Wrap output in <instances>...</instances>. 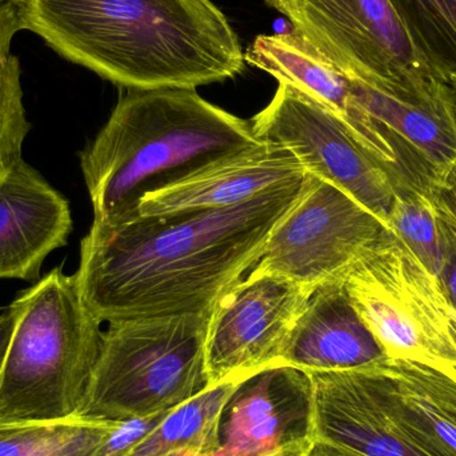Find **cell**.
<instances>
[{"label":"cell","instance_id":"6da1fadb","mask_svg":"<svg viewBox=\"0 0 456 456\" xmlns=\"http://www.w3.org/2000/svg\"><path fill=\"white\" fill-rule=\"evenodd\" d=\"M308 179L221 210L93 224L75 273L86 305L102 323L210 313L256 265Z\"/></svg>","mask_w":456,"mask_h":456},{"label":"cell","instance_id":"7a4b0ae2","mask_svg":"<svg viewBox=\"0 0 456 456\" xmlns=\"http://www.w3.org/2000/svg\"><path fill=\"white\" fill-rule=\"evenodd\" d=\"M21 29L126 90L190 88L244 69L228 19L211 0H13Z\"/></svg>","mask_w":456,"mask_h":456},{"label":"cell","instance_id":"3957f363","mask_svg":"<svg viewBox=\"0 0 456 456\" xmlns=\"http://www.w3.org/2000/svg\"><path fill=\"white\" fill-rule=\"evenodd\" d=\"M263 146L251 123L197 90H126L106 125L80 152L94 224L131 221L150 192Z\"/></svg>","mask_w":456,"mask_h":456},{"label":"cell","instance_id":"277c9868","mask_svg":"<svg viewBox=\"0 0 456 456\" xmlns=\"http://www.w3.org/2000/svg\"><path fill=\"white\" fill-rule=\"evenodd\" d=\"M19 318L0 372V423L77 417L102 343V322L61 267L16 297Z\"/></svg>","mask_w":456,"mask_h":456},{"label":"cell","instance_id":"5b68a950","mask_svg":"<svg viewBox=\"0 0 456 456\" xmlns=\"http://www.w3.org/2000/svg\"><path fill=\"white\" fill-rule=\"evenodd\" d=\"M210 313L126 319L102 335L79 417L120 423L167 414L210 390Z\"/></svg>","mask_w":456,"mask_h":456},{"label":"cell","instance_id":"8992f818","mask_svg":"<svg viewBox=\"0 0 456 456\" xmlns=\"http://www.w3.org/2000/svg\"><path fill=\"white\" fill-rule=\"evenodd\" d=\"M265 2L345 77L417 103L454 93L423 61L388 0Z\"/></svg>","mask_w":456,"mask_h":456},{"label":"cell","instance_id":"52a82bcc","mask_svg":"<svg viewBox=\"0 0 456 456\" xmlns=\"http://www.w3.org/2000/svg\"><path fill=\"white\" fill-rule=\"evenodd\" d=\"M343 286L387 358L456 371L454 307L439 279L391 231L351 268Z\"/></svg>","mask_w":456,"mask_h":456},{"label":"cell","instance_id":"ba28073f","mask_svg":"<svg viewBox=\"0 0 456 456\" xmlns=\"http://www.w3.org/2000/svg\"><path fill=\"white\" fill-rule=\"evenodd\" d=\"M387 231L350 195L310 175L302 197L273 230L249 273L281 276L313 292L345 281Z\"/></svg>","mask_w":456,"mask_h":456},{"label":"cell","instance_id":"9c48e42d","mask_svg":"<svg viewBox=\"0 0 456 456\" xmlns=\"http://www.w3.org/2000/svg\"><path fill=\"white\" fill-rule=\"evenodd\" d=\"M262 143L286 150L310 175L361 203L388 227L396 195L387 168L375 159L338 115L287 82L251 120Z\"/></svg>","mask_w":456,"mask_h":456},{"label":"cell","instance_id":"30bf717a","mask_svg":"<svg viewBox=\"0 0 456 456\" xmlns=\"http://www.w3.org/2000/svg\"><path fill=\"white\" fill-rule=\"evenodd\" d=\"M383 362L308 372L314 439L362 456H452L404 406Z\"/></svg>","mask_w":456,"mask_h":456},{"label":"cell","instance_id":"8fae6325","mask_svg":"<svg viewBox=\"0 0 456 456\" xmlns=\"http://www.w3.org/2000/svg\"><path fill=\"white\" fill-rule=\"evenodd\" d=\"M310 295L289 279L252 273L224 292L208 316L210 388L278 366Z\"/></svg>","mask_w":456,"mask_h":456},{"label":"cell","instance_id":"7c38bea8","mask_svg":"<svg viewBox=\"0 0 456 456\" xmlns=\"http://www.w3.org/2000/svg\"><path fill=\"white\" fill-rule=\"evenodd\" d=\"M244 61L305 91L334 112L356 141L379 160L398 190H428L425 171L356 103L345 75L297 31L259 35L244 53Z\"/></svg>","mask_w":456,"mask_h":456},{"label":"cell","instance_id":"4fadbf2b","mask_svg":"<svg viewBox=\"0 0 456 456\" xmlns=\"http://www.w3.org/2000/svg\"><path fill=\"white\" fill-rule=\"evenodd\" d=\"M313 438V382L291 366L265 367L243 378L228 396L211 456H265Z\"/></svg>","mask_w":456,"mask_h":456},{"label":"cell","instance_id":"5bb4252c","mask_svg":"<svg viewBox=\"0 0 456 456\" xmlns=\"http://www.w3.org/2000/svg\"><path fill=\"white\" fill-rule=\"evenodd\" d=\"M72 228L69 200L23 158L0 168V279L37 281Z\"/></svg>","mask_w":456,"mask_h":456},{"label":"cell","instance_id":"9a60e30c","mask_svg":"<svg viewBox=\"0 0 456 456\" xmlns=\"http://www.w3.org/2000/svg\"><path fill=\"white\" fill-rule=\"evenodd\" d=\"M307 176L294 155L265 144L150 192L139 202L135 218L233 208Z\"/></svg>","mask_w":456,"mask_h":456},{"label":"cell","instance_id":"2e32d148","mask_svg":"<svg viewBox=\"0 0 456 456\" xmlns=\"http://www.w3.org/2000/svg\"><path fill=\"white\" fill-rule=\"evenodd\" d=\"M386 358L351 305L343 281H335L311 292L279 364L305 372L342 371Z\"/></svg>","mask_w":456,"mask_h":456},{"label":"cell","instance_id":"e0dca14e","mask_svg":"<svg viewBox=\"0 0 456 456\" xmlns=\"http://www.w3.org/2000/svg\"><path fill=\"white\" fill-rule=\"evenodd\" d=\"M383 366L412 417L450 455L456 456V371L390 358Z\"/></svg>","mask_w":456,"mask_h":456},{"label":"cell","instance_id":"ac0fdd59","mask_svg":"<svg viewBox=\"0 0 456 456\" xmlns=\"http://www.w3.org/2000/svg\"><path fill=\"white\" fill-rule=\"evenodd\" d=\"M118 425L77 417L51 423H0V456H103Z\"/></svg>","mask_w":456,"mask_h":456},{"label":"cell","instance_id":"d6986e66","mask_svg":"<svg viewBox=\"0 0 456 456\" xmlns=\"http://www.w3.org/2000/svg\"><path fill=\"white\" fill-rule=\"evenodd\" d=\"M412 45L456 95V0H388Z\"/></svg>","mask_w":456,"mask_h":456},{"label":"cell","instance_id":"ffe728a7","mask_svg":"<svg viewBox=\"0 0 456 456\" xmlns=\"http://www.w3.org/2000/svg\"><path fill=\"white\" fill-rule=\"evenodd\" d=\"M20 29L12 3H0V168L21 157L31 130L23 104L20 63L11 51Z\"/></svg>","mask_w":456,"mask_h":456},{"label":"cell","instance_id":"44dd1931","mask_svg":"<svg viewBox=\"0 0 456 456\" xmlns=\"http://www.w3.org/2000/svg\"><path fill=\"white\" fill-rule=\"evenodd\" d=\"M388 228L439 278L446 262V236L431 191L398 190L388 216Z\"/></svg>","mask_w":456,"mask_h":456},{"label":"cell","instance_id":"7402d4cb","mask_svg":"<svg viewBox=\"0 0 456 456\" xmlns=\"http://www.w3.org/2000/svg\"><path fill=\"white\" fill-rule=\"evenodd\" d=\"M431 194L446 236V262L438 279L456 311V216L438 190H433Z\"/></svg>","mask_w":456,"mask_h":456},{"label":"cell","instance_id":"603a6c76","mask_svg":"<svg viewBox=\"0 0 456 456\" xmlns=\"http://www.w3.org/2000/svg\"><path fill=\"white\" fill-rule=\"evenodd\" d=\"M19 318V305L16 300L11 305L0 308V372L4 366L8 350H10L11 340L15 332L16 323Z\"/></svg>","mask_w":456,"mask_h":456},{"label":"cell","instance_id":"cb8c5ba5","mask_svg":"<svg viewBox=\"0 0 456 456\" xmlns=\"http://www.w3.org/2000/svg\"><path fill=\"white\" fill-rule=\"evenodd\" d=\"M308 456H362L343 447L314 439Z\"/></svg>","mask_w":456,"mask_h":456},{"label":"cell","instance_id":"d4e9b609","mask_svg":"<svg viewBox=\"0 0 456 456\" xmlns=\"http://www.w3.org/2000/svg\"><path fill=\"white\" fill-rule=\"evenodd\" d=\"M313 441V438H307L291 442V444H284L281 449L265 456H308Z\"/></svg>","mask_w":456,"mask_h":456},{"label":"cell","instance_id":"484cf974","mask_svg":"<svg viewBox=\"0 0 456 456\" xmlns=\"http://www.w3.org/2000/svg\"><path fill=\"white\" fill-rule=\"evenodd\" d=\"M436 189L441 192L444 202L447 203V206L452 208V213L456 216V192L452 191V190L449 189L447 186L436 187Z\"/></svg>","mask_w":456,"mask_h":456},{"label":"cell","instance_id":"4316f807","mask_svg":"<svg viewBox=\"0 0 456 456\" xmlns=\"http://www.w3.org/2000/svg\"><path fill=\"white\" fill-rule=\"evenodd\" d=\"M444 186L449 187V189H452V191L456 192V166L454 168H452V173H450V175L447 176L446 182H444Z\"/></svg>","mask_w":456,"mask_h":456},{"label":"cell","instance_id":"83f0119b","mask_svg":"<svg viewBox=\"0 0 456 456\" xmlns=\"http://www.w3.org/2000/svg\"><path fill=\"white\" fill-rule=\"evenodd\" d=\"M450 327H452V338L456 343V311L452 310V319H450Z\"/></svg>","mask_w":456,"mask_h":456},{"label":"cell","instance_id":"f1b7e54d","mask_svg":"<svg viewBox=\"0 0 456 456\" xmlns=\"http://www.w3.org/2000/svg\"><path fill=\"white\" fill-rule=\"evenodd\" d=\"M13 0H0V3H12Z\"/></svg>","mask_w":456,"mask_h":456},{"label":"cell","instance_id":"f546056e","mask_svg":"<svg viewBox=\"0 0 456 456\" xmlns=\"http://www.w3.org/2000/svg\"><path fill=\"white\" fill-rule=\"evenodd\" d=\"M195 456H211V455H195Z\"/></svg>","mask_w":456,"mask_h":456},{"label":"cell","instance_id":"4dcf8cb0","mask_svg":"<svg viewBox=\"0 0 456 456\" xmlns=\"http://www.w3.org/2000/svg\"><path fill=\"white\" fill-rule=\"evenodd\" d=\"M456 96V95H455ZM455 110H456V98H455Z\"/></svg>","mask_w":456,"mask_h":456}]
</instances>
